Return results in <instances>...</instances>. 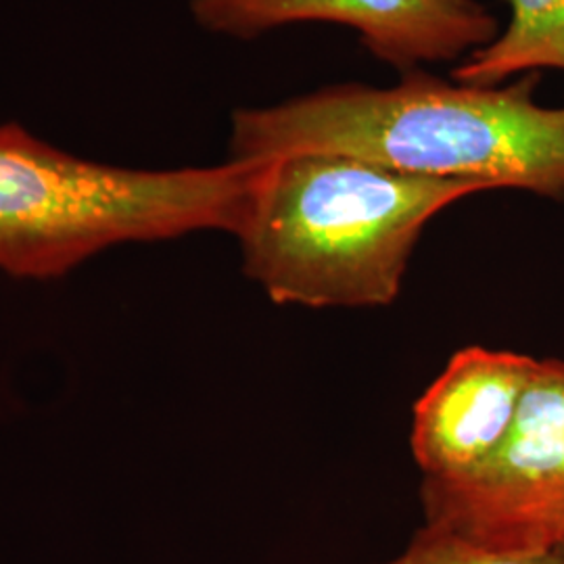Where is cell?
<instances>
[{"label": "cell", "instance_id": "obj_2", "mask_svg": "<svg viewBox=\"0 0 564 564\" xmlns=\"http://www.w3.org/2000/svg\"><path fill=\"white\" fill-rule=\"evenodd\" d=\"M237 239L242 270L279 305L383 307L402 293L426 224L485 193L339 153L256 162Z\"/></svg>", "mask_w": 564, "mask_h": 564}, {"label": "cell", "instance_id": "obj_7", "mask_svg": "<svg viewBox=\"0 0 564 564\" xmlns=\"http://www.w3.org/2000/svg\"><path fill=\"white\" fill-rule=\"evenodd\" d=\"M510 20L484 48L452 69V80L500 86L524 74L564 72V0H506Z\"/></svg>", "mask_w": 564, "mask_h": 564}, {"label": "cell", "instance_id": "obj_1", "mask_svg": "<svg viewBox=\"0 0 564 564\" xmlns=\"http://www.w3.org/2000/svg\"><path fill=\"white\" fill-rule=\"evenodd\" d=\"M540 74L500 86L444 80L424 69L384 88L328 84L232 113L230 160L339 153L445 181L564 202V107L535 101Z\"/></svg>", "mask_w": 564, "mask_h": 564}, {"label": "cell", "instance_id": "obj_8", "mask_svg": "<svg viewBox=\"0 0 564 564\" xmlns=\"http://www.w3.org/2000/svg\"><path fill=\"white\" fill-rule=\"evenodd\" d=\"M379 564H564V552H500L442 527L424 524L402 554Z\"/></svg>", "mask_w": 564, "mask_h": 564}, {"label": "cell", "instance_id": "obj_6", "mask_svg": "<svg viewBox=\"0 0 564 564\" xmlns=\"http://www.w3.org/2000/svg\"><path fill=\"white\" fill-rule=\"evenodd\" d=\"M538 358L487 347L456 351L414 403L410 447L423 479L470 475L505 442Z\"/></svg>", "mask_w": 564, "mask_h": 564}, {"label": "cell", "instance_id": "obj_4", "mask_svg": "<svg viewBox=\"0 0 564 564\" xmlns=\"http://www.w3.org/2000/svg\"><path fill=\"white\" fill-rule=\"evenodd\" d=\"M424 524L514 554L564 552V360L538 358L505 442L470 475L423 479Z\"/></svg>", "mask_w": 564, "mask_h": 564}, {"label": "cell", "instance_id": "obj_5", "mask_svg": "<svg viewBox=\"0 0 564 564\" xmlns=\"http://www.w3.org/2000/svg\"><path fill=\"white\" fill-rule=\"evenodd\" d=\"M205 32L253 41L293 23H337L400 74L463 61L500 32L481 0H193Z\"/></svg>", "mask_w": 564, "mask_h": 564}, {"label": "cell", "instance_id": "obj_3", "mask_svg": "<svg viewBox=\"0 0 564 564\" xmlns=\"http://www.w3.org/2000/svg\"><path fill=\"white\" fill-rule=\"evenodd\" d=\"M258 163L132 170L88 162L0 126V270L55 279L123 242L203 230L237 237Z\"/></svg>", "mask_w": 564, "mask_h": 564}]
</instances>
